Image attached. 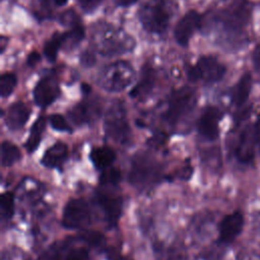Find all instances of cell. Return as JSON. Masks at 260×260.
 Masks as SVG:
<instances>
[{
	"label": "cell",
	"instance_id": "e0dca14e",
	"mask_svg": "<svg viewBox=\"0 0 260 260\" xmlns=\"http://www.w3.org/2000/svg\"><path fill=\"white\" fill-rule=\"evenodd\" d=\"M155 79H156L155 70L151 66L145 64L142 67L139 81L131 89V91L129 92V95L133 99H141L146 96L152 90L155 84Z\"/></svg>",
	"mask_w": 260,
	"mask_h": 260
},
{
	"label": "cell",
	"instance_id": "44dd1931",
	"mask_svg": "<svg viewBox=\"0 0 260 260\" xmlns=\"http://www.w3.org/2000/svg\"><path fill=\"white\" fill-rule=\"evenodd\" d=\"M251 88H252V76L250 73L246 72L244 75H242V77L239 79L238 83L234 88L233 95H232L233 104L237 107L243 106L249 98Z\"/></svg>",
	"mask_w": 260,
	"mask_h": 260
},
{
	"label": "cell",
	"instance_id": "6da1fadb",
	"mask_svg": "<svg viewBox=\"0 0 260 260\" xmlns=\"http://www.w3.org/2000/svg\"><path fill=\"white\" fill-rule=\"evenodd\" d=\"M94 50L103 56L121 55L133 51L134 39L125 30L110 23H96L91 35Z\"/></svg>",
	"mask_w": 260,
	"mask_h": 260
},
{
	"label": "cell",
	"instance_id": "60d3db41",
	"mask_svg": "<svg viewBox=\"0 0 260 260\" xmlns=\"http://www.w3.org/2000/svg\"><path fill=\"white\" fill-rule=\"evenodd\" d=\"M0 43H1V50H2V52L5 50V47H6V44H7V40L5 39V38H2L1 39V41H0Z\"/></svg>",
	"mask_w": 260,
	"mask_h": 260
},
{
	"label": "cell",
	"instance_id": "4fadbf2b",
	"mask_svg": "<svg viewBox=\"0 0 260 260\" xmlns=\"http://www.w3.org/2000/svg\"><path fill=\"white\" fill-rule=\"evenodd\" d=\"M95 200L104 211L109 222L115 223L122 212V198L117 194L102 190L96 192Z\"/></svg>",
	"mask_w": 260,
	"mask_h": 260
},
{
	"label": "cell",
	"instance_id": "8fae6325",
	"mask_svg": "<svg viewBox=\"0 0 260 260\" xmlns=\"http://www.w3.org/2000/svg\"><path fill=\"white\" fill-rule=\"evenodd\" d=\"M201 20V15L197 11L190 10L178 21L174 30V36L180 46H188L191 37L200 27Z\"/></svg>",
	"mask_w": 260,
	"mask_h": 260
},
{
	"label": "cell",
	"instance_id": "e575fe53",
	"mask_svg": "<svg viewBox=\"0 0 260 260\" xmlns=\"http://www.w3.org/2000/svg\"><path fill=\"white\" fill-rule=\"evenodd\" d=\"M41 60V55L36 52V51H32L28 56H27V59H26V65L29 66V67H35Z\"/></svg>",
	"mask_w": 260,
	"mask_h": 260
},
{
	"label": "cell",
	"instance_id": "836d02e7",
	"mask_svg": "<svg viewBox=\"0 0 260 260\" xmlns=\"http://www.w3.org/2000/svg\"><path fill=\"white\" fill-rule=\"evenodd\" d=\"M253 134H254V139L257 148L260 150V115L258 116L257 120L254 123L253 126Z\"/></svg>",
	"mask_w": 260,
	"mask_h": 260
},
{
	"label": "cell",
	"instance_id": "603a6c76",
	"mask_svg": "<svg viewBox=\"0 0 260 260\" xmlns=\"http://www.w3.org/2000/svg\"><path fill=\"white\" fill-rule=\"evenodd\" d=\"M19 148L10 141H3L1 144V164L3 167H10L20 159Z\"/></svg>",
	"mask_w": 260,
	"mask_h": 260
},
{
	"label": "cell",
	"instance_id": "8d00e7d4",
	"mask_svg": "<svg viewBox=\"0 0 260 260\" xmlns=\"http://www.w3.org/2000/svg\"><path fill=\"white\" fill-rule=\"evenodd\" d=\"M137 0H114V2L121 7H128L132 4H134Z\"/></svg>",
	"mask_w": 260,
	"mask_h": 260
},
{
	"label": "cell",
	"instance_id": "484cf974",
	"mask_svg": "<svg viewBox=\"0 0 260 260\" xmlns=\"http://www.w3.org/2000/svg\"><path fill=\"white\" fill-rule=\"evenodd\" d=\"M0 211L2 219H9L14 213V195L11 192H5L1 195Z\"/></svg>",
	"mask_w": 260,
	"mask_h": 260
},
{
	"label": "cell",
	"instance_id": "ffe728a7",
	"mask_svg": "<svg viewBox=\"0 0 260 260\" xmlns=\"http://www.w3.org/2000/svg\"><path fill=\"white\" fill-rule=\"evenodd\" d=\"M89 158L98 170H105L114 162L116 152L109 146L93 147L89 153Z\"/></svg>",
	"mask_w": 260,
	"mask_h": 260
},
{
	"label": "cell",
	"instance_id": "d4e9b609",
	"mask_svg": "<svg viewBox=\"0 0 260 260\" xmlns=\"http://www.w3.org/2000/svg\"><path fill=\"white\" fill-rule=\"evenodd\" d=\"M63 47V34H55L47 41L44 47V55L50 62H55L60 49Z\"/></svg>",
	"mask_w": 260,
	"mask_h": 260
},
{
	"label": "cell",
	"instance_id": "9a60e30c",
	"mask_svg": "<svg viewBox=\"0 0 260 260\" xmlns=\"http://www.w3.org/2000/svg\"><path fill=\"white\" fill-rule=\"evenodd\" d=\"M256 143L253 134V126H246L240 133L236 145V156L243 164L253 160L256 150Z\"/></svg>",
	"mask_w": 260,
	"mask_h": 260
},
{
	"label": "cell",
	"instance_id": "277c9868",
	"mask_svg": "<svg viewBox=\"0 0 260 260\" xmlns=\"http://www.w3.org/2000/svg\"><path fill=\"white\" fill-rule=\"evenodd\" d=\"M160 166L156 160L146 154H137L131 164L129 182L139 189L147 188L159 181Z\"/></svg>",
	"mask_w": 260,
	"mask_h": 260
},
{
	"label": "cell",
	"instance_id": "30bf717a",
	"mask_svg": "<svg viewBox=\"0 0 260 260\" xmlns=\"http://www.w3.org/2000/svg\"><path fill=\"white\" fill-rule=\"evenodd\" d=\"M60 94V87L57 79L52 75H47L41 78L36 84L32 95L35 103L42 108L48 107Z\"/></svg>",
	"mask_w": 260,
	"mask_h": 260
},
{
	"label": "cell",
	"instance_id": "f546056e",
	"mask_svg": "<svg viewBox=\"0 0 260 260\" xmlns=\"http://www.w3.org/2000/svg\"><path fill=\"white\" fill-rule=\"evenodd\" d=\"M49 123L53 129L62 132H70L71 128L65 118L60 114H53L49 117Z\"/></svg>",
	"mask_w": 260,
	"mask_h": 260
},
{
	"label": "cell",
	"instance_id": "83f0119b",
	"mask_svg": "<svg viewBox=\"0 0 260 260\" xmlns=\"http://www.w3.org/2000/svg\"><path fill=\"white\" fill-rule=\"evenodd\" d=\"M121 179V173L116 168H107L100 177V182L103 185L117 184Z\"/></svg>",
	"mask_w": 260,
	"mask_h": 260
},
{
	"label": "cell",
	"instance_id": "7c38bea8",
	"mask_svg": "<svg viewBox=\"0 0 260 260\" xmlns=\"http://www.w3.org/2000/svg\"><path fill=\"white\" fill-rule=\"evenodd\" d=\"M221 111L213 106L207 107L201 114L198 121V131L207 140H215L219 133V121L221 120Z\"/></svg>",
	"mask_w": 260,
	"mask_h": 260
},
{
	"label": "cell",
	"instance_id": "7a4b0ae2",
	"mask_svg": "<svg viewBox=\"0 0 260 260\" xmlns=\"http://www.w3.org/2000/svg\"><path fill=\"white\" fill-rule=\"evenodd\" d=\"M249 9L248 7L237 2L222 9L213 16V22L223 31V40L229 43L241 44L244 41V27L248 23Z\"/></svg>",
	"mask_w": 260,
	"mask_h": 260
},
{
	"label": "cell",
	"instance_id": "ac0fdd59",
	"mask_svg": "<svg viewBox=\"0 0 260 260\" xmlns=\"http://www.w3.org/2000/svg\"><path fill=\"white\" fill-rule=\"evenodd\" d=\"M68 156V147L63 142H56L43 155L42 164L47 168L61 167Z\"/></svg>",
	"mask_w": 260,
	"mask_h": 260
},
{
	"label": "cell",
	"instance_id": "d590c367",
	"mask_svg": "<svg viewBox=\"0 0 260 260\" xmlns=\"http://www.w3.org/2000/svg\"><path fill=\"white\" fill-rule=\"evenodd\" d=\"M253 61L255 63V66H260V43L256 46L254 53H253Z\"/></svg>",
	"mask_w": 260,
	"mask_h": 260
},
{
	"label": "cell",
	"instance_id": "d6a6232c",
	"mask_svg": "<svg viewBox=\"0 0 260 260\" xmlns=\"http://www.w3.org/2000/svg\"><path fill=\"white\" fill-rule=\"evenodd\" d=\"M80 62H81V64L83 66H86V67L92 66L94 64V62H95V57H94V55L92 53H90L89 51H86V52L81 54Z\"/></svg>",
	"mask_w": 260,
	"mask_h": 260
},
{
	"label": "cell",
	"instance_id": "8992f818",
	"mask_svg": "<svg viewBox=\"0 0 260 260\" xmlns=\"http://www.w3.org/2000/svg\"><path fill=\"white\" fill-rule=\"evenodd\" d=\"M105 131L108 136L120 143H126L130 140L131 130L121 103H115L109 109L105 120Z\"/></svg>",
	"mask_w": 260,
	"mask_h": 260
},
{
	"label": "cell",
	"instance_id": "52a82bcc",
	"mask_svg": "<svg viewBox=\"0 0 260 260\" xmlns=\"http://www.w3.org/2000/svg\"><path fill=\"white\" fill-rule=\"evenodd\" d=\"M225 74V67L212 56H202L197 63L190 67L187 76L190 81L202 80L204 82H216Z\"/></svg>",
	"mask_w": 260,
	"mask_h": 260
},
{
	"label": "cell",
	"instance_id": "d6986e66",
	"mask_svg": "<svg viewBox=\"0 0 260 260\" xmlns=\"http://www.w3.org/2000/svg\"><path fill=\"white\" fill-rule=\"evenodd\" d=\"M99 112V105L93 102H81L74 106L69 112V116L76 124H83L90 121Z\"/></svg>",
	"mask_w": 260,
	"mask_h": 260
},
{
	"label": "cell",
	"instance_id": "5b68a950",
	"mask_svg": "<svg viewBox=\"0 0 260 260\" xmlns=\"http://www.w3.org/2000/svg\"><path fill=\"white\" fill-rule=\"evenodd\" d=\"M135 77V71L126 61H116L105 66L98 77L101 86L108 90L118 91L127 87Z\"/></svg>",
	"mask_w": 260,
	"mask_h": 260
},
{
	"label": "cell",
	"instance_id": "f1b7e54d",
	"mask_svg": "<svg viewBox=\"0 0 260 260\" xmlns=\"http://www.w3.org/2000/svg\"><path fill=\"white\" fill-rule=\"evenodd\" d=\"M80 239L84 242H86L88 245L102 248L105 245V238L102 234L95 232V231H89L82 235H80Z\"/></svg>",
	"mask_w": 260,
	"mask_h": 260
},
{
	"label": "cell",
	"instance_id": "7402d4cb",
	"mask_svg": "<svg viewBox=\"0 0 260 260\" xmlns=\"http://www.w3.org/2000/svg\"><path fill=\"white\" fill-rule=\"evenodd\" d=\"M45 126H46V121L44 117H39L36 120V122L32 124L29 131L28 138L25 142V148L28 152H34L39 146L42 139L43 132L45 130Z\"/></svg>",
	"mask_w": 260,
	"mask_h": 260
},
{
	"label": "cell",
	"instance_id": "4316f807",
	"mask_svg": "<svg viewBox=\"0 0 260 260\" xmlns=\"http://www.w3.org/2000/svg\"><path fill=\"white\" fill-rule=\"evenodd\" d=\"M17 84V78L13 73L6 72L0 77V94L2 98L9 96Z\"/></svg>",
	"mask_w": 260,
	"mask_h": 260
},
{
	"label": "cell",
	"instance_id": "ba28073f",
	"mask_svg": "<svg viewBox=\"0 0 260 260\" xmlns=\"http://www.w3.org/2000/svg\"><path fill=\"white\" fill-rule=\"evenodd\" d=\"M196 104L195 91L187 86L176 90L170 99L165 118L169 123H176L180 118L186 115Z\"/></svg>",
	"mask_w": 260,
	"mask_h": 260
},
{
	"label": "cell",
	"instance_id": "4dcf8cb0",
	"mask_svg": "<svg viewBox=\"0 0 260 260\" xmlns=\"http://www.w3.org/2000/svg\"><path fill=\"white\" fill-rule=\"evenodd\" d=\"M62 260H89V254L86 249L78 248L69 251Z\"/></svg>",
	"mask_w": 260,
	"mask_h": 260
},
{
	"label": "cell",
	"instance_id": "5bb4252c",
	"mask_svg": "<svg viewBox=\"0 0 260 260\" xmlns=\"http://www.w3.org/2000/svg\"><path fill=\"white\" fill-rule=\"evenodd\" d=\"M244 216L241 211H234L225 215L219 224V240L224 244L232 243L242 232Z\"/></svg>",
	"mask_w": 260,
	"mask_h": 260
},
{
	"label": "cell",
	"instance_id": "3957f363",
	"mask_svg": "<svg viewBox=\"0 0 260 260\" xmlns=\"http://www.w3.org/2000/svg\"><path fill=\"white\" fill-rule=\"evenodd\" d=\"M138 18L147 32L162 35L171 19L170 5L166 0H146L138 10Z\"/></svg>",
	"mask_w": 260,
	"mask_h": 260
},
{
	"label": "cell",
	"instance_id": "2e32d148",
	"mask_svg": "<svg viewBox=\"0 0 260 260\" xmlns=\"http://www.w3.org/2000/svg\"><path fill=\"white\" fill-rule=\"evenodd\" d=\"M29 113H30L29 109L25 104L21 102L12 104L7 109V112L5 115L6 126L13 131L21 129L24 126V124L27 122L29 118Z\"/></svg>",
	"mask_w": 260,
	"mask_h": 260
},
{
	"label": "cell",
	"instance_id": "f35d334b",
	"mask_svg": "<svg viewBox=\"0 0 260 260\" xmlns=\"http://www.w3.org/2000/svg\"><path fill=\"white\" fill-rule=\"evenodd\" d=\"M51 1L53 2V4H54L55 6H57V7H62V6H64V5L67 3L68 0H51Z\"/></svg>",
	"mask_w": 260,
	"mask_h": 260
},
{
	"label": "cell",
	"instance_id": "74e56055",
	"mask_svg": "<svg viewBox=\"0 0 260 260\" xmlns=\"http://www.w3.org/2000/svg\"><path fill=\"white\" fill-rule=\"evenodd\" d=\"M109 257H110V260H130V259H128V258H126V257L117 255L115 252H112V253L109 255Z\"/></svg>",
	"mask_w": 260,
	"mask_h": 260
},
{
	"label": "cell",
	"instance_id": "9c48e42d",
	"mask_svg": "<svg viewBox=\"0 0 260 260\" xmlns=\"http://www.w3.org/2000/svg\"><path fill=\"white\" fill-rule=\"evenodd\" d=\"M90 222L88 204L82 198H72L64 206L62 224L69 230H77L86 226Z\"/></svg>",
	"mask_w": 260,
	"mask_h": 260
},
{
	"label": "cell",
	"instance_id": "cb8c5ba5",
	"mask_svg": "<svg viewBox=\"0 0 260 260\" xmlns=\"http://www.w3.org/2000/svg\"><path fill=\"white\" fill-rule=\"evenodd\" d=\"M83 38H84V27L79 22L71 26L69 30L63 34V46L65 45V47L68 49H74L80 44Z\"/></svg>",
	"mask_w": 260,
	"mask_h": 260
},
{
	"label": "cell",
	"instance_id": "1f68e13d",
	"mask_svg": "<svg viewBox=\"0 0 260 260\" xmlns=\"http://www.w3.org/2000/svg\"><path fill=\"white\" fill-rule=\"evenodd\" d=\"M102 1L103 0H77V3L83 11L91 12L102 3Z\"/></svg>",
	"mask_w": 260,
	"mask_h": 260
},
{
	"label": "cell",
	"instance_id": "ab89813d",
	"mask_svg": "<svg viewBox=\"0 0 260 260\" xmlns=\"http://www.w3.org/2000/svg\"><path fill=\"white\" fill-rule=\"evenodd\" d=\"M81 90L83 93H88L90 91V86L86 83H82L81 84Z\"/></svg>",
	"mask_w": 260,
	"mask_h": 260
}]
</instances>
